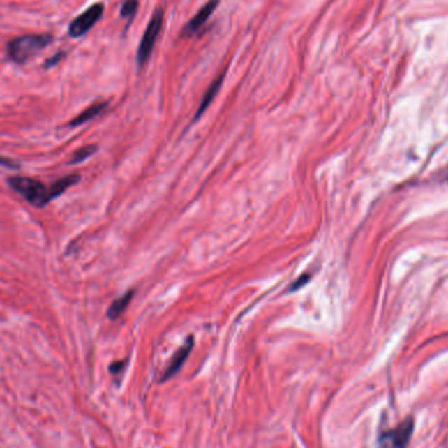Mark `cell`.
I'll use <instances>...</instances> for the list:
<instances>
[{
  "mask_svg": "<svg viewBox=\"0 0 448 448\" xmlns=\"http://www.w3.org/2000/svg\"><path fill=\"white\" fill-rule=\"evenodd\" d=\"M103 15H104V4L103 3H96V4L91 6L88 10L80 13L71 22L70 27H68V34L73 38L83 37L96 25L97 22H100Z\"/></svg>",
  "mask_w": 448,
  "mask_h": 448,
  "instance_id": "5b68a950",
  "label": "cell"
},
{
  "mask_svg": "<svg viewBox=\"0 0 448 448\" xmlns=\"http://www.w3.org/2000/svg\"><path fill=\"white\" fill-rule=\"evenodd\" d=\"M97 147L95 144H89V146H86L83 149H77L75 152L74 158H73V164H77V163H82V161L87 160L88 158H91L95 152H96Z\"/></svg>",
  "mask_w": 448,
  "mask_h": 448,
  "instance_id": "4fadbf2b",
  "label": "cell"
},
{
  "mask_svg": "<svg viewBox=\"0 0 448 448\" xmlns=\"http://www.w3.org/2000/svg\"><path fill=\"white\" fill-rule=\"evenodd\" d=\"M107 107V103H97V104H94L89 107H87L84 112H82L77 117H75L71 122H70V126H80L83 124H86L88 121L94 119V118L100 116L105 109Z\"/></svg>",
  "mask_w": 448,
  "mask_h": 448,
  "instance_id": "30bf717a",
  "label": "cell"
},
{
  "mask_svg": "<svg viewBox=\"0 0 448 448\" xmlns=\"http://www.w3.org/2000/svg\"><path fill=\"white\" fill-rule=\"evenodd\" d=\"M413 430L415 421L412 417H409L395 428L383 431L379 435L378 446L379 448H406L413 435Z\"/></svg>",
  "mask_w": 448,
  "mask_h": 448,
  "instance_id": "277c9868",
  "label": "cell"
},
{
  "mask_svg": "<svg viewBox=\"0 0 448 448\" xmlns=\"http://www.w3.org/2000/svg\"><path fill=\"white\" fill-rule=\"evenodd\" d=\"M79 181H80V176H77V174H70V176H66L64 179H59L58 181L54 182L53 185L50 186L53 200H55V198L59 197V195H62L68 188L74 186V185H76Z\"/></svg>",
  "mask_w": 448,
  "mask_h": 448,
  "instance_id": "8fae6325",
  "label": "cell"
},
{
  "mask_svg": "<svg viewBox=\"0 0 448 448\" xmlns=\"http://www.w3.org/2000/svg\"><path fill=\"white\" fill-rule=\"evenodd\" d=\"M138 0H125L121 7V16L124 19H133L134 15L138 11Z\"/></svg>",
  "mask_w": 448,
  "mask_h": 448,
  "instance_id": "7c38bea8",
  "label": "cell"
},
{
  "mask_svg": "<svg viewBox=\"0 0 448 448\" xmlns=\"http://www.w3.org/2000/svg\"><path fill=\"white\" fill-rule=\"evenodd\" d=\"M193 346H194V338L191 336V337H188V340L185 341V343L182 345L181 348H180L177 352H174L170 366L167 367L165 373H164L163 378H161V382H167L168 379L173 378L176 373L181 370L184 363L188 359L189 354H191V352L193 350Z\"/></svg>",
  "mask_w": 448,
  "mask_h": 448,
  "instance_id": "8992f818",
  "label": "cell"
},
{
  "mask_svg": "<svg viewBox=\"0 0 448 448\" xmlns=\"http://www.w3.org/2000/svg\"><path fill=\"white\" fill-rule=\"evenodd\" d=\"M219 3H221V0H209L203 6L202 8L197 12V15L193 16L192 20L188 22V25L184 29L185 34L192 36L194 33L198 32L203 25L206 24V22L210 19V16L215 12L216 7L219 6Z\"/></svg>",
  "mask_w": 448,
  "mask_h": 448,
  "instance_id": "52a82bcc",
  "label": "cell"
},
{
  "mask_svg": "<svg viewBox=\"0 0 448 448\" xmlns=\"http://www.w3.org/2000/svg\"><path fill=\"white\" fill-rule=\"evenodd\" d=\"M126 366V362L122 361V362H114L112 366H110V373L113 375H117L118 373H121Z\"/></svg>",
  "mask_w": 448,
  "mask_h": 448,
  "instance_id": "e0dca14e",
  "label": "cell"
},
{
  "mask_svg": "<svg viewBox=\"0 0 448 448\" xmlns=\"http://www.w3.org/2000/svg\"><path fill=\"white\" fill-rule=\"evenodd\" d=\"M0 167H6V168H13V170H16V168H19L20 165H19V163H16V161L12 160V159L4 158V156H1V155H0Z\"/></svg>",
  "mask_w": 448,
  "mask_h": 448,
  "instance_id": "2e32d148",
  "label": "cell"
},
{
  "mask_svg": "<svg viewBox=\"0 0 448 448\" xmlns=\"http://www.w3.org/2000/svg\"><path fill=\"white\" fill-rule=\"evenodd\" d=\"M8 185L15 192L22 195L27 202L31 203L33 206L43 207L53 201L52 189L38 180L16 176L8 179Z\"/></svg>",
  "mask_w": 448,
  "mask_h": 448,
  "instance_id": "7a4b0ae2",
  "label": "cell"
},
{
  "mask_svg": "<svg viewBox=\"0 0 448 448\" xmlns=\"http://www.w3.org/2000/svg\"><path fill=\"white\" fill-rule=\"evenodd\" d=\"M53 41V36L45 34H25L11 40L7 43L8 58L16 64H27L43 49H46Z\"/></svg>",
  "mask_w": 448,
  "mask_h": 448,
  "instance_id": "6da1fadb",
  "label": "cell"
},
{
  "mask_svg": "<svg viewBox=\"0 0 448 448\" xmlns=\"http://www.w3.org/2000/svg\"><path fill=\"white\" fill-rule=\"evenodd\" d=\"M134 292H135L134 290H130L126 294H124L122 297H119V298L116 299V300L112 303V306H110L109 310H107V318H109L110 320H117L118 318L126 311L128 304H130L131 300H133Z\"/></svg>",
  "mask_w": 448,
  "mask_h": 448,
  "instance_id": "9c48e42d",
  "label": "cell"
},
{
  "mask_svg": "<svg viewBox=\"0 0 448 448\" xmlns=\"http://www.w3.org/2000/svg\"><path fill=\"white\" fill-rule=\"evenodd\" d=\"M64 57H66V53H64V52H58V53L54 54L52 58H49V59L45 62V66H43V67H45L46 70H47V68H52V67L57 66L59 62H62V59H64Z\"/></svg>",
  "mask_w": 448,
  "mask_h": 448,
  "instance_id": "5bb4252c",
  "label": "cell"
},
{
  "mask_svg": "<svg viewBox=\"0 0 448 448\" xmlns=\"http://www.w3.org/2000/svg\"><path fill=\"white\" fill-rule=\"evenodd\" d=\"M311 279V276L310 274H303L301 277H299L292 285H291V288H290V291L292 292V291H297V290H299V288H303L306 283H308L310 282Z\"/></svg>",
  "mask_w": 448,
  "mask_h": 448,
  "instance_id": "9a60e30c",
  "label": "cell"
},
{
  "mask_svg": "<svg viewBox=\"0 0 448 448\" xmlns=\"http://www.w3.org/2000/svg\"><path fill=\"white\" fill-rule=\"evenodd\" d=\"M164 22V12L163 10H158L152 15L146 31L143 33V37L139 43L138 53H137V62L139 67L144 66L149 61L152 50L155 47V43L158 41V37L161 32V27Z\"/></svg>",
  "mask_w": 448,
  "mask_h": 448,
  "instance_id": "3957f363",
  "label": "cell"
},
{
  "mask_svg": "<svg viewBox=\"0 0 448 448\" xmlns=\"http://www.w3.org/2000/svg\"><path fill=\"white\" fill-rule=\"evenodd\" d=\"M224 76H225V74L219 75V76H218V77H216V79L214 80L213 83H211V86L207 88L206 94L203 95L202 101H201V105H200V107H198V110H197L195 119H198V118L201 117L203 113L206 112V109L209 107V105H210V104L213 103L214 98H215V96H216V94L219 92V89H221V87H222V83H223L224 80Z\"/></svg>",
  "mask_w": 448,
  "mask_h": 448,
  "instance_id": "ba28073f",
  "label": "cell"
}]
</instances>
